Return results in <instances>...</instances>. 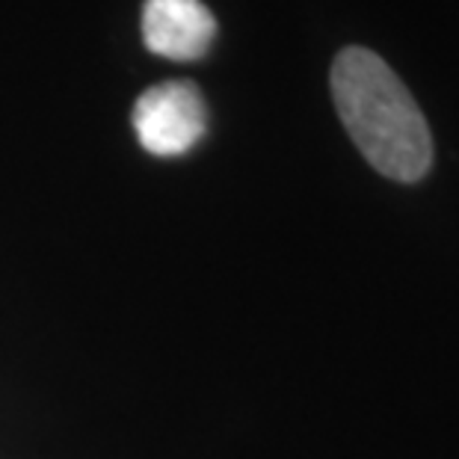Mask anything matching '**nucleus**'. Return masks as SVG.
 I'll return each mask as SVG.
<instances>
[{"mask_svg": "<svg viewBox=\"0 0 459 459\" xmlns=\"http://www.w3.org/2000/svg\"><path fill=\"white\" fill-rule=\"evenodd\" d=\"M136 140L154 158H178L208 131V107L196 83L166 81L145 90L134 104Z\"/></svg>", "mask_w": 459, "mask_h": 459, "instance_id": "nucleus-2", "label": "nucleus"}, {"mask_svg": "<svg viewBox=\"0 0 459 459\" xmlns=\"http://www.w3.org/2000/svg\"><path fill=\"white\" fill-rule=\"evenodd\" d=\"M329 86L361 158L392 181H421L433 166V134L394 68L368 48L350 45L332 63Z\"/></svg>", "mask_w": 459, "mask_h": 459, "instance_id": "nucleus-1", "label": "nucleus"}, {"mask_svg": "<svg viewBox=\"0 0 459 459\" xmlns=\"http://www.w3.org/2000/svg\"><path fill=\"white\" fill-rule=\"evenodd\" d=\"M217 39V18L202 0H145L143 42L175 63L202 60Z\"/></svg>", "mask_w": 459, "mask_h": 459, "instance_id": "nucleus-3", "label": "nucleus"}]
</instances>
